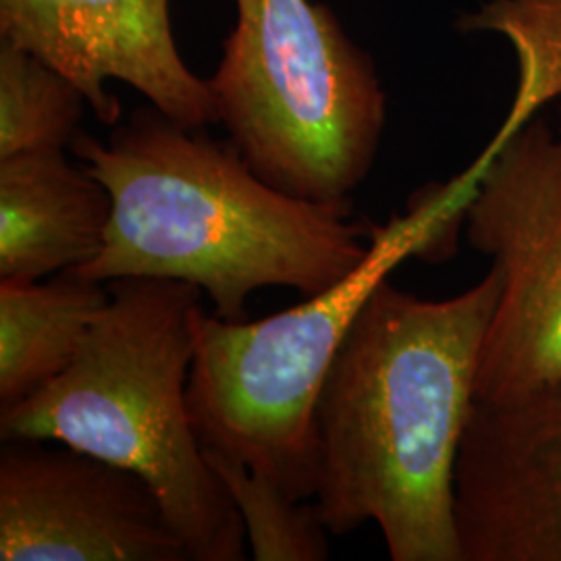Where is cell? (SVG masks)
Returning a JSON list of instances; mask_svg holds the SVG:
<instances>
[{"label": "cell", "instance_id": "1", "mask_svg": "<svg viewBox=\"0 0 561 561\" xmlns=\"http://www.w3.org/2000/svg\"><path fill=\"white\" fill-rule=\"evenodd\" d=\"M500 291L491 266L449 300L385 279L364 301L314 412L329 535L373 522L393 561H461L456 461Z\"/></svg>", "mask_w": 561, "mask_h": 561}, {"label": "cell", "instance_id": "2", "mask_svg": "<svg viewBox=\"0 0 561 561\" xmlns=\"http://www.w3.org/2000/svg\"><path fill=\"white\" fill-rule=\"evenodd\" d=\"M73 154L108 190L101 254L76 273L108 283L173 279L201 287L225 321H245L264 287L317 296L368 256L379 225L352 221V202L319 204L262 181L231 141L144 106L108 141L78 134Z\"/></svg>", "mask_w": 561, "mask_h": 561}, {"label": "cell", "instance_id": "3", "mask_svg": "<svg viewBox=\"0 0 561 561\" xmlns=\"http://www.w3.org/2000/svg\"><path fill=\"white\" fill-rule=\"evenodd\" d=\"M106 287L71 366L0 410L2 442L62 443L127 468L152 486L190 560H245V526L187 405L201 287L150 277Z\"/></svg>", "mask_w": 561, "mask_h": 561}, {"label": "cell", "instance_id": "4", "mask_svg": "<svg viewBox=\"0 0 561 561\" xmlns=\"http://www.w3.org/2000/svg\"><path fill=\"white\" fill-rule=\"evenodd\" d=\"M481 171L421 190L379 225L360 266L317 296L261 321L196 314L187 405L204 447L243 461L298 502L319 486L317 400L364 301L401 262L451 254Z\"/></svg>", "mask_w": 561, "mask_h": 561}, {"label": "cell", "instance_id": "5", "mask_svg": "<svg viewBox=\"0 0 561 561\" xmlns=\"http://www.w3.org/2000/svg\"><path fill=\"white\" fill-rule=\"evenodd\" d=\"M236 7V27L208 80L229 141L283 194L352 202L375 164L387 115L373 60L322 2Z\"/></svg>", "mask_w": 561, "mask_h": 561}, {"label": "cell", "instance_id": "6", "mask_svg": "<svg viewBox=\"0 0 561 561\" xmlns=\"http://www.w3.org/2000/svg\"><path fill=\"white\" fill-rule=\"evenodd\" d=\"M477 161L466 238L493 261L502 291L474 400H516L561 381V102L558 131L535 115L497 131Z\"/></svg>", "mask_w": 561, "mask_h": 561}, {"label": "cell", "instance_id": "7", "mask_svg": "<svg viewBox=\"0 0 561 561\" xmlns=\"http://www.w3.org/2000/svg\"><path fill=\"white\" fill-rule=\"evenodd\" d=\"M0 449V561H185L152 486L69 445Z\"/></svg>", "mask_w": 561, "mask_h": 561}, {"label": "cell", "instance_id": "8", "mask_svg": "<svg viewBox=\"0 0 561 561\" xmlns=\"http://www.w3.org/2000/svg\"><path fill=\"white\" fill-rule=\"evenodd\" d=\"M0 38L73 81L104 125L121 117L106 80L125 81L183 127L219 123L210 83L181 59L169 0H0Z\"/></svg>", "mask_w": 561, "mask_h": 561}, {"label": "cell", "instance_id": "9", "mask_svg": "<svg viewBox=\"0 0 561 561\" xmlns=\"http://www.w3.org/2000/svg\"><path fill=\"white\" fill-rule=\"evenodd\" d=\"M454 493L461 561H561V381L474 400Z\"/></svg>", "mask_w": 561, "mask_h": 561}, {"label": "cell", "instance_id": "10", "mask_svg": "<svg viewBox=\"0 0 561 561\" xmlns=\"http://www.w3.org/2000/svg\"><path fill=\"white\" fill-rule=\"evenodd\" d=\"M113 215L108 190L65 150L0 161V280H42L101 254Z\"/></svg>", "mask_w": 561, "mask_h": 561}, {"label": "cell", "instance_id": "11", "mask_svg": "<svg viewBox=\"0 0 561 561\" xmlns=\"http://www.w3.org/2000/svg\"><path fill=\"white\" fill-rule=\"evenodd\" d=\"M106 304V283L76 271L48 283L0 280V410L62 375Z\"/></svg>", "mask_w": 561, "mask_h": 561}, {"label": "cell", "instance_id": "12", "mask_svg": "<svg viewBox=\"0 0 561 561\" xmlns=\"http://www.w3.org/2000/svg\"><path fill=\"white\" fill-rule=\"evenodd\" d=\"M85 96L73 81L23 50L0 44V161L65 150L76 140Z\"/></svg>", "mask_w": 561, "mask_h": 561}, {"label": "cell", "instance_id": "13", "mask_svg": "<svg viewBox=\"0 0 561 561\" xmlns=\"http://www.w3.org/2000/svg\"><path fill=\"white\" fill-rule=\"evenodd\" d=\"M204 458L240 514L254 560L329 558V530L322 524L317 503L294 500L275 482L219 449L204 447Z\"/></svg>", "mask_w": 561, "mask_h": 561}, {"label": "cell", "instance_id": "14", "mask_svg": "<svg viewBox=\"0 0 561 561\" xmlns=\"http://www.w3.org/2000/svg\"><path fill=\"white\" fill-rule=\"evenodd\" d=\"M461 32H497L512 41L520 81L500 131L512 134L547 102L561 101V0H491L458 21Z\"/></svg>", "mask_w": 561, "mask_h": 561}]
</instances>
